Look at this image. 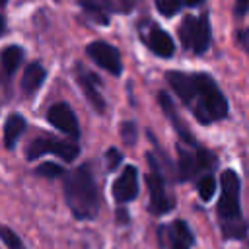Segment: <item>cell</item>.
<instances>
[{"label": "cell", "mask_w": 249, "mask_h": 249, "mask_svg": "<svg viewBox=\"0 0 249 249\" xmlns=\"http://www.w3.org/2000/svg\"><path fill=\"white\" fill-rule=\"evenodd\" d=\"M21 56H23V51L18 45H10V47L2 49L0 62H2V70H4L6 76H12L18 70V66L21 62Z\"/></svg>", "instance_id": "obj_18"}, {"label": "cell", "mask_w": 249, "mask_h": 249, "mask_svg": "<svg viewBox=\"0 0 249 249\" xmlns=\"http://www.w3.org/2000/svg\"><path fill=\"white\" fill-rule=\"evenodd\" d=\"M150 51L161 58H169L173 53H175V43L171 39V35L160 27H152V31L148 33V39H146Z\"/></svg>", "instance_id": "obj_13"}, {"label": "cell", "mask_w": 249, "mask_h": 249, "mask_svg": "<svg viewBox=\"0 0 249 249\" xmlns=\"http://www.w3.org/2000/svg\"><path fill=\"white\" fill-rule=\"evenodd\" d=\"M35 171H37V175H43V177H60L64 173V169L58 163H51V161L41 163Z\"/></svg>", "instance_id": "obj_22"}, {"label": "cell", "mask_w": 249, "mask_h": 249, "mask_svg": "<svg viewBox=\"0 0 249 249\" xmlns=\"http://www.w3.org/2000/svg\"><path fill=\"white\" fill-rule=\"evenodd\" d=\"M45 76H47V72H45L43 64H41V62H31V64L25 68V72H23L21 89H23L27 95H33V93L43 86Z\"/></svg>", "instance_id": "obj_16"}, {"label": "cell", "mask_w": 249, "mask_h": 249, "mask_svg": "<svg viewBox=\"0 0 249 249\" xmlns=\"http://www.w3.org/2000/svg\"><path fill=\"white\" fill-rule=\"evenodd\" d=\"M138 195V169L134 165H126L123 173L113 183V196L117 202H128Z\"/></svg>", "instance_id": "obj_11"}, {"label": "cell", "mask_w": 249, "mask_h": 249, "mask_svg": "<svg viewBox=\"0 0 249 249\" xmlns=\"http://www.w3.org/2000/svg\"><path fill=\"white\" fill-rule=\"evenodd\" d=\"M121 136H123L124 144H128V146L134 144V142H136V124L130 123V121L123 123V126H121Z\"/></svg>", "instance_id": "obj_23"}, {"label": "cell", "mask_w": 249, "mask_h": 249, "mask_svg": "<svg viewBox=\"0 0 249 249\" xmlns=\"http://www.w3.org/2000/svg\"><path fill=\"white\" fill-rule=\"evenodd\" d=\"M165 78L198 123L210 124L228 115V101L208 74H185L171 70Z\"/></svg>", "instance_id": "obj_1"}, {"label": "cell", "mask_w": 249, "mask_h": 249, "mask_svg": "<svg viewBox=\"0 0 249 249\" xmlns=\"http://www.w3.org/2000/svg\"><path fill=\"white\" fill-rule=\"evenodd\" d=\"M86 53H88V56H89L97 66H101V68L107 70L109 74L119 76V74L123 72L121 53H119L113 45H109V43H105V41H93V43H89V45L86 47Z\"/></svg>", "instance_id": "obj_8"}, {"label": "cell", "mask_w": 249, "mask_h": 249, "mask_svg": "<svg viewBox=\"0 0 249 249\" xmlns=\"http://www.w3.org/2000/svg\"><path fill=\"white\" fill-rule=\"evenodd\" d=\"M76 80H78V84H80V88H82L86 99L91 103V107H93L97 113H103V111H105V99H103V95H101L99 89H97V84H99L97 78H95L91 72L84 70L82 66H76Z\"/></svg>", "instance_id": "obj_12"}, {"label": "cell", "mask_w": 249, "mask_h": 249, "mask_svg": "<svg viewBox=\"0 0 249 249\" xmlns=\"http://www.w3.org/2000/svg\"><path fill=\"white\" fill-rule=\"evenodd\" d=\"M6 2H8V0H0V4H6Z\"/></svg>", "instance_id": "obj_29"}, {"label": "cell", "mask_w": 249, "mask_h": 249, "mask_svg": "<svg viewBox=\"0 0 249 249\" xmlns=\"http://www.w3.org/2000/svg\"><path fill=\"white\" fill-rule=\"evenodd\" d=\"M239 187L241 181L233 169H226L222 173V195L218 200V218L228 239H241L245 237V224L241 220L239 210Z\"/></svg>", "instance_id": "obj_3"}, {"label": "cell", "mask_w": 249, "mask_h": 249, "mask_svg": "<svg viewBox=\"0 0 249 249\" xmlns=\"http://www.w3.org/2000/svg\"><path fill=\"white\" fill-rule=\"evenodd\" d=\"M0 239L4 241V245H6L8 249H25V245H23V241L18 237V233H16L14 230L6 228V226H0Z\"/></svg>", "instance_id": "obj_19"}, {"label": "cell", "mask_w": 249, "mask_h": 249, "mask_svg": "<svg viewBox=\"0 0 249 249\" xmlns=\"http://www.w3.org/2000/svg\"><path fill=\"white\" fill-rule=\"evenodd\" d=\"M25 119L21 117V115H18V113H14V115H10L8 119H6V123H4V146L6 148H14L16 146V142H18V138L23 134V130H25Z\"/></svg>", "instance_id": "obj_17"}, {"label": "cell", "mask_w": 249, "mask_h": 249, "mask_svg": "<svg viewBox=\"0 0 249 249\" xmlns=\"http://www.w3.org/2000/svg\"><path fill=\"white\" fill-rule=\"evenodd\" d=\"M80 6L89 18H93L101 25L109 23V14L115 10L113 0H80Z\"/></svg>", "instance_id": "obj_15"}, {"label": "cell", "mask_w": 249, "mask_h": 249, "mask_svg": "<svg viewBox=\"0 0 249 249\" xmlns=\"http://www.w3.org/2000/svg\"><path fill=\"white\" fill-rule=\"evenodd\" d=\"M4 33V19H2V16H0V35Z\"/></svg>", "instance_id": "obj_28"}, {"label": "cell", "mask_w": 249, "mask_h": 249, "mask_svg": "<svg viewBox=\"0 0 249 249\" xmlns=\"http://www.w3.org/2000/svg\"><path fill=\"white\" fill-rule=\"evenodd\" d=\"M148 161L152 165V171L148 173L146 177V183H148V191H150V210L154 214H165L173 208V200L171 196L167 195L165 191V183H163V177L160 175L158 171V165L152 158V154H148Z\"/></svg>", "instance_id": "obj_7"}, {"label": "cell", "mask_w": 249, "mask_h": 249, "mask_svg": "<svg viewBox=\"0 0 249 249\" xmlns=\"http://www.w3.org/2000/svg\"><path fill=\"white\" fill-rule=\"evenodd\" d=\"M107 158H109V167H111V169H115L117 163L121 161V154H119L115 148H111V150L107 152Z\"/></svg>", "instance_id": "obj_26"}, {"label": "cell", "mask_w": 249, "mask_h": 249, "mask_svg": "<svg viewBox=\"0 0 249 249\" xmlns=\"http://www.w3.org/2000/svg\"><path fill=\"white\" fill-rule=\"evenodd\" d=\"M158 231L163 249H191L195 243L193 233L183 220H173L171 224L161 226Z\"/></svg>", "instance_id": "obj_9"}, {"label": "cell", "mask_w": 249, "mask_h": 249, "mask_svg": "<svg viewBox=\"0 0 249 249\" xmlns=\"http://www.w3.org/2000/svg\"><path fill=\"white\" fill-rule=\"evenodd\" d=\"M80 148L78 144H74L72 140H56V138H35L29 148H27V160H35L39 156H45V154H56L60 156L62 160L70 161L78 156Z\"/></svg>", "instance_id": "obj_6"}, {"label": "cell", "mask_w": 249, "mask_h": 249, "mask_svg": "<svg viewBox=\"0 0 249 249\" xmlns=\"http://www.w3.org/2000/svg\"><path fill=\"white\" fill-rule=\"evenodd\" d=\"M47 121L56 126L58 130H62L64 134H68L70 138H78L80 136V128H78V119L74 115V111L70 109V105L66 103H54L49 107L47 111Z\"/></svg>", "instance_id": "obj_10"}, {"label": "cell", "mask_w": 249, "mask_h": 249, "mask_svg": "<svg viewBox=\"0 0 249 249\" xmlns=\"http://www.w3.org/2000/svg\"><path fill=\"white\" fill-rule=\"evenodd\" d=\"M64 198L72 214L80 220H89L97 216L99 193L89 165H80L70 171L64 179Z\"/></svg>", "instance_id": "obj_2"}, {"label": "cell", "mask_w": 249, "mask_h": 249, "mask_svg": "<svg viewBox=\"0 0 249 249\" xmlns=\"http://www.w3.org/2000/svg\"><path fill=\"white\" fill-rule=\"evenodd\" d=\"M177 152H179L177 169H179V179L181 181H189L198 171L210 169L216 163V158H214L212 152H208L204 148H195V144L191 148H185V146L177 144Z\"/></svg>", "instance_id": "obj_5"}, {"label": "cell", "mask_w": 249, "mask_h": 249, "mask_svg": "<svg viewBox=\"0 0 249 249\" xmlns=\"http://www.w3.org/2000/svg\"><path fill=\"white\" fill-rule=\"evenodd\" d=\"M189 6H196V4H200V2H204V0H185Z\"/></svg>", "instance_id": "obj_27"}, {"label": "cell", "mask_w": 249, "mask_h": 249, "mask_svg": "<svg viewBox=\"0 0 249 249\" xmlns=\"http://www.w3.org/2000/svg\"><path fill=\"white\" fill-rule=\"evenodd\" d=\"M179 39L185 49L193 51L195 54H202L210 45V23L206 14L198 18L187 16L179 27Z\"/></svg>", "instance_id": "obj_4"}, {"label": "cell", "mask_w": 249, "mask_h": 249, "mask_svg": "<svg viewBox=\"0 0 249 249\" xmlns=\"http://www.w3.org/2000/svg\"><path fill=\"white\" fill-rule=\"evenodd\" d=\"M158 101H160V105H161V111L165 113V117L171 121V124H173V128L177 130V134H179V138L181 140H185L189 146H193L195 144V140H193V136H191V132L187 130V126H185V123L181 121V117L177 115V111H175V107H173V103H171V99H169V95L167 93H160L158 95Z\"/></svg>", "instance_id": "obj_14"}, {"label": "cell", "mask_w": 249, "mask_h": 249, "mask_svg": "<svg viewBox=\"0 0 249 249\" xmlns=\"http://www.w3.org/2000/svg\"><path fill=\"white\" fill-rule=\"evenodd\" d=\"M154 2H156V8H158V12L161 16L171 18V16H175L179 12L183 0H154Z\"/></svg>", "instance_id": "obj_21"}, {"label": "cell", "mask_w": 249, "mask_h": 249, "mask_svg": "<svg viewBox=\"0 0 249 249\" xmlns=\"http://www.w3.org/2000/svg\"><path fill=\"white\" fill-rule=\"evenodd\" d=\"M249 14V0H235V16Z\"/></svg>", "instance_id": "obj_25"}, {"label": "cell", "mask_w": 249, "mask_h": 249, "mask_svg": "<svg viewBox=\"0 0 249 249\" xmlns=\"http://www.w3.org/2000/svg\"><path fill=\"white\" fill-rule=\"evenodd\" d=\"M198 196L202 198V200H210L212 198V195H214V191H216V181H214V177L208 173V175H204L200 181H198Z\"/></svg>", "instance_id": "obj_20"}, {"label": "cell", "mask_w": 249, "mask_h": 249, "mask_svg": "<svg viewBox=\"0 0 249 249\" xmlns=\"http://www.w3.org/2000/svg\"><path fill=\"white\" fill-rule=\"evenodd\" d=\"M237 43L241 45V49H245L249 53V27L237 31Z\"/></svg>", "instance_id": "obj_24"}]
</instances>
